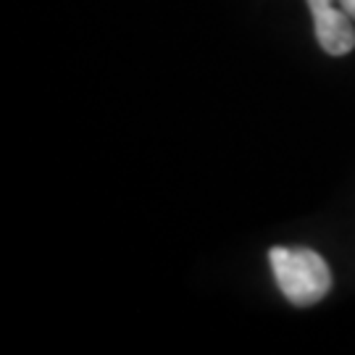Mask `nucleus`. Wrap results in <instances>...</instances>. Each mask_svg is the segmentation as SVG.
Wrapping results in <instances>:
<instances>
[{
	"mask_svg": "<svg viewBox=\"0 0 355 355\" xmlns=\"http://www.w3.org/2000/svg\"><path fill=\"white\" fill-rule=\"evenodd\" d=\"M268 263L282 295L297 308L316 305L331 290V271L327 261L311 248H284L268 250Z\"/></svg>",
	"mask_w": 355,
	"mask_h": 355,
	"instance_id": "nucleus-1",
	"label": "nucleus"
},
{
	"mask_svg": "<svg viewBox=\"0 0 355 355\" xmlns=\"http://www.w3.org/2000/svg\"><path fill=\"white\" fill-rule=\"evenodd\" d=\"M318 45L329 55H347L355 48V19L343 6L311 11Z\"/></svg>",
	"mask_w": 355,
	"mask_h": 355,
	"instance_id": "nucleus-2",
	"label": "nucleus"
},
{
	"mask_svg": "<svg viewBox=\"0 0 355 355\" xmlns=\"http://www.w3.org/2000/svg\"><path fill=\"white\" fill-rule=\"evenodd\" d=\"M331 6H340V0H308V8L318 11V8H331Z\"/></svg>",
	"mask_w": 355,
	"mask_h": 355,
	"instance_id": "nucleus-3",
	"label": "nucleus"
},
{
	"mask_svg": "<svg viewBox=\"0 0 355 355\" xmlns=\"http://www.w3.org/2000/svg\"><path fill=\"white\" fill-rule=\"evenodd\" d=\"M340 6H343L345 11H347L355 19V0H340Z\"/></svg>",
	"mask_w": 355,
	"mask_h": 355,
	"instance_id": "nucleus-4",
	"label": "nucleus"
}]
</instances>
